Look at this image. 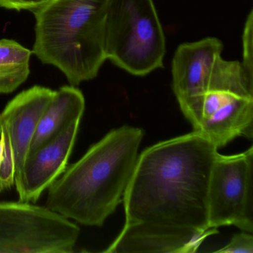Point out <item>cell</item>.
I'll list each match as a JSON object with an SVG mask.
<instances>
[{
    "mask_svg": "<svg viewBox=\"0 0 253 253\" xmlns=\"http://www.w3.org/2000/svg\"><path fill=\"white\" fill-rule=\"evenodd\" d=\"M194 131L211 142L217 149L235 137L253 136V98L236 95Z\"/></svg>",
    "mask_w": 253,
    "mask_h": 253,
    "instance_id": "obj_11",
    "label": "cell"
},
{
    "mask_svg": "<svg viewBox=\"0 0 253 253\" xmlns=\"http://www.w3.org/2000/svg\"><path fill=\"white\" fill-rule=\"evenodd\" d=\"M54 92L47 87L35 85L15 96L0 112V127L9 137L16 174L29 154L38 123Z\"/></svg>",
    "mask_w": 253,
    "mask_h": 253,
    "instance_id": "obj_10",
    "label": "cell"
},
{
    "mask_svg": "<svg viewBox=\"0 0 253 253\" xmlns=\"http://www.w3.org/2000/svg\"><path fill=\"white\" fill-rule=\"evenodd\" d=\"M253 147L238 155L217 154L208 189V226L253 232Z\"/></svg>",
    "mask_w": 253,
    "mask_h": 253,
    "instance_id": "obj_6",
    "label": "cell"
},
{
    "mask_svg": "<svg viewBox=\"0 0 253 253\" xmlns=\"http://www.w3.org/2000/svg\"><path fill=\"white\" fill-rule=\"evenodd\" d=\"M143 137L141 128L128 126L108 133L48 188L47 208L85 226H103L123 201Z\"/></svg>",
    "mask_w": 253,
    "mask_h": 253,
    "instance_id": "obj_2",
    "label": "cell"
},
{
    "mask_svg": "<svg viewBox=\"0 0 253 253\" xmlns=\"http://www.w3.org/2000/svg\"><path fill=\"white\" fill-rule=\"evenodd\" d=\"M48 0H0V7L16 11H36Z\"/></svg>",
    "mask_w": 253,
    "mask_h": 253,
    "instance_id": "obj_17",
    "label": "cell"
},
{
    "mask_svg": "<svg viewBox=\"0 0 253 253\" xmlns=\"http://www.w3.org/2000/svg\"><path fill=\"white\" fill-rule=\"evenodd\" d=\"M217 154L195 131L143 151L123 198L126 223L210 229L209 183Z\"/></svg>",
    "mask_w": 253,
    "mask_h": 253,
    "instance_id": "obj_1",
    "label": "cell"
},
{
    "mask_svg": "<svg viewBox=\"0 0 253 253\" xmlns=\"http://www.w3.org/2000/svg\"><path fill=\"white\" fill-rule=\"evenodd\" d=\"M110 0H48L34 11L33 54L57 68L72 85L94 79L106 60L105 30Z\"/></svg>",
    "mask_w": 253,
    "mask_h": 253,
    "instance_id": "obj_3",
    "label": "cell"
},
{
    "mask_svg": "<svg viewBox=\"0 0 253 253\" xmlns=\"http://www.w3.org/2000/svg\"><path fill=\"white\" fill-rule=\"evenodd\" d=\"M32 51L13 40H0V94H9L30 75Z\"/></svg>",
    "mask_w": 253,
    "mask_h": 253,
    "instance_id": "obj_13",
    "label": "cell"
},
{
    "mask_svg": "<svg viewBox=\"0 0 253 253\" xmlns=\"http://www.w3.org/2000/svg\"><path fill=\"white\" fill-rule=\"evenodd\" d=\"M217 229L200 231L137 222L125 223L117 239L103 253H192Z\"/></svg>",
    "mask_w": 253,
    "mask_h": 253,
    "instance_id": "obj_9",
    "label": "cell"
},
{
    "mask_svg": "<svg viewBox=\"0 0 253 253\" xmlns=\"http://www.w3.org/2000/svg\"><path fill=\"white\" fill-rule=\"evenodd\" d=\"M216 253H253V236L250 232L243 231L234 235L227 245Z\"/></svg>",
    "mask_w": 253,
    "mask_h": 253,
    "instance_id": "obj_16",
    "label": "cell"
},
{
    "mask_svg": "<svg viewBox=\"0 0 253 253\" xmlns=\"http://www.w3.org/2000/svg\"><path fill=\"white\" fill-rule=\"evenodd\" d=\"M106 60L135 76L164 67L166 39L153 0H110L105 30Z\"/></svg>",
    "mask_w": 253,
    "mask_h": 253,
    "instance_id": "obj_4",
    "label": "cell"
},
{
    "mask_svg": "<svg viewBox=\"0 0 253 253\" xmlns=\"http://www.w3.org/2000/svg\"><path fill=\"white\" fill-rule=\"evenodd\" d=\"M16 164L14 152L6 131L0 127V192L15 184Z\"/></svg>",
    "mask_w": 253,
    "mask_h": 253,
    "instance_id": "obj_14",
    "label": "cell"
},
{
    "mask_svg": "<svg viewBox=\"0 0 253 253\" xmlns=\"http://www.w3.org/2000/svg\"><path fill=\"white\" fill-rule=\"evenodd\" d=\"M80 228L46 207L0 202V253H73Z\"/></svg>",
    "mask_w": 253,
    "mask_h": 253,
    "instance_id": "obj_5",
    "label": "cell"
},
{
    "mask_svg": "<svg viewBox=\"0 0 253 253\" xmlns=\"http://www.w3.org/2000/svg\"><path fill=\"white\" fill-rule=\"evenodd\" d=\"M223 45L220 40L207 38L177 47L171 63L172 88L186 119L194 129L202 120L201 99Z\"/></svg>",
    "mask_w": 253,
    "mask_h": 253,
    "instance_id": "obj_7",
    "label": "cell"
},
{
    "mask_svg": "<svg viewBox=\"0 0 253 253\" xmlns=\"http://www.w3.org/2000/svg\"><path fill=\"white\" fill-rule=\"evenodd\" d=\"M243 61L246 75L253 82V11L247 16L242 35Z\"/></svg>",
    "mask_w": 253,
    "mask_h": 253,
    "instance_id": "obj_15",
    "label": "cell"
},
{
    "mask_svg": "<svg viewBox=\"0 0 253 253\" xmlns=\"http://www.w3.org/2000/svg\"><path fill=\"white\" fill-rule=\"evenodd\" d=\"M81 119L75 120L49 141L29 152L15 175L19 201L35 204L69 165Z\"/></svg>",
    "mask_w": 253,
    "mask_h": 253,
    "instance_id": "obj_8",
    "label": "cell"
},
{
    "mask_svg": "<svg viewBox=\"0 0 253 253\" xmlns=\"http://www.w3.org/2000/svg\"><path fill=\"white\" fill-rule=\"evenodd\" d=\"M85 106L84 94L75 85L55 91L38 123L29 152L54 138L75 120L82 119Z\"/></svg>",
    "mask_w": 253,
    "mask_h": 253,
    "instance_id": "obj_12",
    "label": "cell"
}]
</instances>
